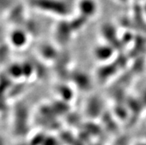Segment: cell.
Segmentation results:
<instances>
[{
	"label": "cell",
	"mask_w": 146,
	"mask_h": 145,
	"mask_svg": "<svg viewBox=\"0 0 146 145\" xmlns=\"http://www.w3.org/2000/svg\"><path fill=\"white\" fill-rule=\"evenodd\" d=\"M121 1H122V0H121Z\"/></svg>",
	"instance_id": "6da1fadb"
}]
</instances>
